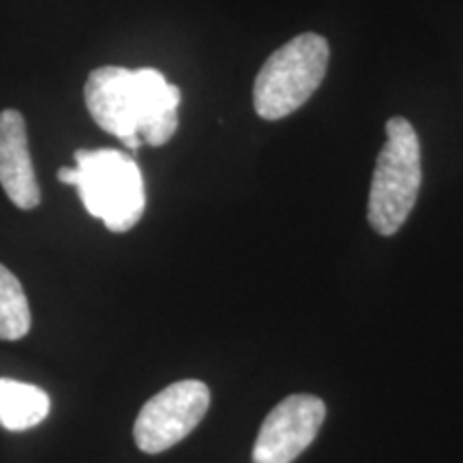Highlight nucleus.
Listing matches in <instances>:
<instances>
[{
	"mask_svg": "<svg viewBox=\"0 0 463 463\" xmlns=\"http://www.w3.org/2000/svg\"><path fill=\"white\" fill-rule=\"evenodd\" d=\"M86 108L103 131L129 150L164 146L178 129L181 90L153 67H99L84 86Z\"/></svg>",
	"mask_w": 463,
	"mask_h": 463,
	"instance_id": "obj_1",
	"label": "nucleus"
},
{
	"mask_svg": "<svg viewBox=\"0 0 463 463\" xmlns=\"http://www.w3.org/2000/svg\"><path fill=\"white\" fill-rule=\"evenodd\" d=\"M73 159L75 167L58 170V181L78 189L86 211L116 234L137 225L146 208V191L136 161L116 148H80Z\"/></svg>",
	"mask_w": 463,
	"mask_h": 463,
	"instance_id": "obj_2",
	"label": "nucleus"
},
{
	"mask_svg": "<svg viewBox=\"0 0 463 463\" xmlns=\"http://www.w3.org/2000/svg\"><path fill=\"white\" fill-rule=\"evenodd\" d=\"M386 137L389 140L375 161L367 217L378 234L392 236L410 217L419 198L422 165L419 136L408 120L392 116L386 123Z\"/></svg>",
	"mask_w": 463,
	"mask_h": 463,
	"instance_id": "obj_3",
	"label": "nucleus"
},
{
	"mask_svg": "<svg viewBox=\"0 0 463 463\" xmlns=\"http://www.w3.org/2000/svg\"><path fill=\"white\" fill-rule=\"evenodd\" d=\"M328 69V42L303 33L269 56L253 82V108L264 120L286 118L320 89Z\"/></svg>",
	"mask_w": 463,
	"mask_h": 463,
	"instance_id": "obj_4",
	"label": "nucleus"
},
{
	"mask_svg": "<svg viewBox=\"0 0 463 463\" xmlns=\"http://www.w3.org/2000/svg\"><path fill=\"white\" fill-rule=\"evenodd\" d=\"M211 391L200 380H181L144 403L133 425V438L148 455L164 453L189 436L204 419Z\"/></svg>",
	"mask_w": 463,
	"mask_h": 463,
	"instance_id": "obj_5",
	"label": "nucleus"
},
{
	"mask_svg": "<svg viewBox=\"0 0 463 463\" xmlns=\"http://www.w3.org/2000/svg\"><path fill=\"white\" fill-rule=\"evenodd\" d=\"M326 405L314 395H289L266 416L253 444V463H292L309 449L322 422Z\"/></svg>",
	"mask_w": 463,
	"mask_h": 463,
	"instance_id": "obj_6",
	"label": "nucleus"
},
{
	"mask_svg": "<svg viewBox=\"0 0 463 463\" xmlns=\"http://www.w3.org/2000/svg\"><path fill=\"white\" fill-rule=\"evenodd\" d=\"M0 184L22 211L42 204V189L28 150L26 120L17 109L0 112Z\"/></svg>",
	"mask_w": 463,
	"mask_h": 463,
	"instance_id": "obj_7",
	"label": "nucleus"
},
{
	"mask_svg": "<svg viewBox=\"0 0 463 463\" xmlns=\"http://www.w3.org/2000/svg\"><path fill=\"white\" fill-rule=\"evenodd\" d=\"M50 414V397L39 386L0 378V425L9 431L37 427Z\"/></svg>",
	"mask_w": 463,
	"mask_h": 463,
	"instance_id": "obj_8",
	"label": "nucleus"
},
{
	"mask_svg": "<svg viewBox=\"0 0 463 463\" xmlns=\"http://www.w3.org/2000/svg\"><path fill=\"white\" fill-rule=\"evenodd\" d=\"M31 307L24 288L7 266L0 264V339L17 341L31 331Z\"/></svg>",
	"mask_w": 463,
	"mask_h": 463,
	"instance_id": "obj_9",
	"label": "nucleus"
}]
</instances>
